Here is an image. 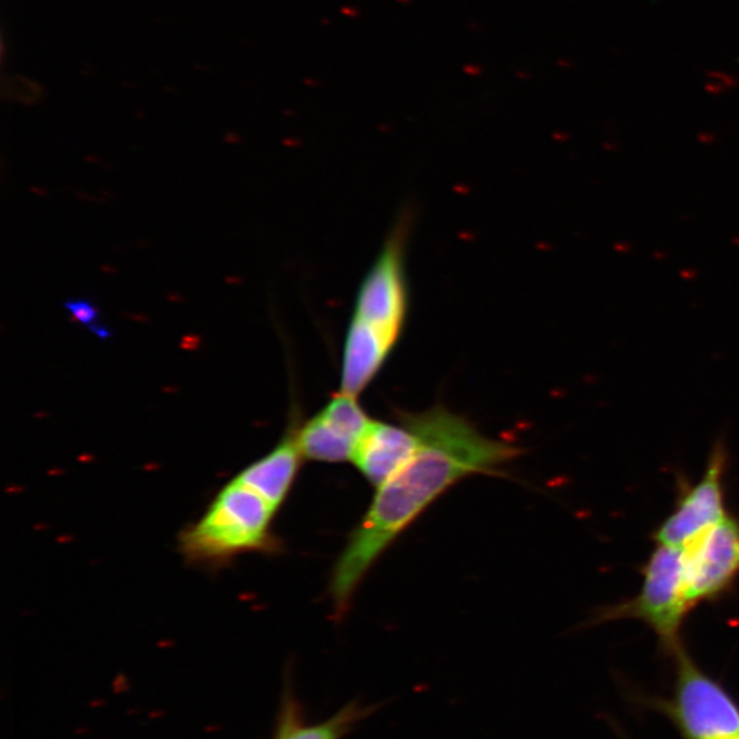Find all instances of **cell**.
I'll return each instance as SVG.
<instances>
[{"instance_id": "cell-5", "label": "cell", "mask_w": 739, "mask_h": 739, "mask_svg": "<svg viewBox=\"0 0 739 739\" xmlns=\"http://www.w3.org/2000/svg\"><path fill=\"white\" fill-rule=\"evenodd\" d=\"M685 596L690 609L733 589L739 577V521L729 515L681 548Z\"/></svg>"}, {"instance_id": "cell-8", "label": "cell", "mask_w": 739, "mask_h": 739, "mask_svg": "<svg viewBox=\"0 0 739 739\" xmlns=\"http://www.w3.org/2000/svg\"><path fill=\"white\" fill-rule=\"evenodd\" d=\"M371 418L358 397L337 393L313 418L297 423V443L303 458L319 463L352 460Z\"/></svg>"}, {"instance_id": "cell-9", "label": "cell", "mask_w": 739, "mask_h": 739, "mask_svg": "<svg viewBox=\"0 0 739 739\" xmlns=\"http://www.w3.org/2000/svg\"><path fill=\"white\" fill-rule=\"evenodd\" d=\"M419 444L417 433L406 423L396 425L371 419L351 462L367 482L380 488L414 458Z\"/></svg>"}, {"instance_id": "cell-2", "label": "cell", "mask_w": 739, "mask_h": 739, "mask_svg": "<svg viewBox=\"0 0 739 739\" xmlns=\"http://www.w3.org/2000/svg\"><path fill=\"white\" fill-rule=\"evenodd\" d=\"M411 218L397 219L356 295L341 356L340 392L359 397L384 369L406 329V247Z\"/></svg>"}, {"instance_id": "cell-10", "label": "cell", "mask_w": 739, "mask_h": 739, "mask_svg": "<svg viewBox=\"0 0 739 739\" xmlns=\"http://www.w3.org/2000/svg\"><path fill=\"white\" fill-rule=\"evenodd\" d=\"M359 712L354 705H349L328 722L303 724L297 720L295 711H287L276 739H341L358 719Z\"/></svg>"}, {"instance_id": "cell-4", "label": "cell", "mask_w": 739, "mask_h": 739, "mask_svg": "<svg viewBox=\"0 0 739 739\" xmlns=\"http://www.w3.org/2000/svg\"><path fill=\"white\" fill-rule=\"evenodd\" d=\"M644 581L634 599L604 608L597 622L637 619L651 627L668 652L683 648L681 631L692 609L687 604L681 548L656 545L644 570Z\"/></svg>"}, {"instance_id": "cell-7", "label": "cell", "mask_w": 739, "mask_h": 739, "mask_svg": "<svg viewBox=\"0 0 739 739\" xmlns=\"http://www.w3.org/2000/svg\"><path fill=\"white\" fill-rule=\"evenodd\" d=\"M726 469L727 451L722 441H718L709 456L703 477L683 490L674 510L653 533L656 545L685 547L730 515L724 489Z\"/></svg>"}, {"instance_id": "cell-3", "label": "cell", "mask_w": 739, "mask_h": 739, "mask_svg": "<svg viewBox=\"0 0 739 739\" xmlns=\"http://www.w3.org/2000/svg\"><path fill=\"white\" fill-rule=\"evenodd\" d=\"M287 499L258 463L248 464L181 531V555L195 566L219 567L239 556L276 551L274 522Z\"/></svg>"}, {"instance_id": "cell-1", "label": "cell", "mask_w": 739, "mask_h": 739, "mask_svg": "<svg viewBox=\"0 0 739 739\" xmlns=\"http://www.w3.org/2000/svg\"><path fill=\"white\" fill-rule=\"evenodd\" d=\"M399 421L417 433L421 444L414 458L377 488L334 564L329 594L339 615L348 611L370 568L434 501L462 479L496 474L523 453L508 441L485 436L441 404L417 414L400 412Z\"/></svg>"}, {"instance_id": "cell-6", "label": "cell", "mask_w": 739, "mask_h": 739, "mask_svg": "<svg viewBox=\"0 0 739 739\" xmlns=\"http://www.w3.org/2000/svg\"><path fill=\"white\" fill-rule=\"evenodd\" d=\"M677 659L675 715L687 739H739V708L685 649Z\"/></svg>"}, {"instance_id": "cell-11", "label": "cell", "mask_w": 739, "mask_h": 739, "mask_svg": "<svg viewBox=\"0 0 739 739\" xmlns=\"http://www.w3.org/2000/svg\"><path fill=\"white\" fill-rule=\"evenodd\" d=\"M66 308L70 315L81 325L87 326L92 332L99 336L100 339H106L110 336L106 326L99 325V311L91 302L84 299H74L66 303Z\"/></svg>"}]
</instances>
